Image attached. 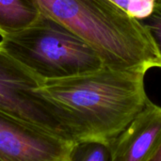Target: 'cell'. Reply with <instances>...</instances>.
<instances>
[{"instance_id":"1","label":"cell","mask_w":161,"mask_h":161,"mask_svg":"<svg viewBox=\"0 0 161 161\" xmlns=\"http://www.w3.org/2000/svg\"><path fill=\"white\" fill-rule=\"evenodd\" d=\"M144 76L103 67L42 81L35 92L52 108L70 141L109 146L149 100Z\"/></svg>"},{"instance_id":"2","label":"cell","mask_w":161,"mask_h":161,"mask_svg":"<svg viewBox=\"0 0 161 161\" xmlns=\"http://www.w3.org/2000/svg\"><path fill=\"white\" fill-rule=\"evenodd\" d=\"M41 12L85 41L105 67L147 73L159 68L156 47L141 21L109 0H35Z\"/></svg>"},{"instance_id":"3","label":"cell","mask_w":161,"mask_h":161,"mask_svg":"<svg viewBox=\"0 0 161 161\" xmlns=\"http://www.w3.org/2000/svg\"><path fill=\"white\" fill-rule=\"evenodd\" d=\"M0 45L42 81L73 77L105 67L85 41L43 13L25 29L2 38Z\"/></svg>"},{"instance_id":"4","label":"cell","mask_w":161,"mask_h":161,"mask_svg":"<svg viewBox=\"0 0 161 161\" xmlns=\"http://www.w3.org/2000/svg\"><path fill=\"white\" fill-rule=\"evenodd\" d=\"M42 83L0 45V110L69 140L52 108L35 92Z\"/></svg>"},{"instance_id":"5","label":"cell","mask_w":161,"mask_h":161,"mask_svg":"<svg viewBox=\"0 0 161 161\" xmlns=\"http://www.w3.org/2000/svg\"><path fill=\"white\" fill-rule=\"evenodd\" d=\"M75 145L0 110V161H70Z\"/></svg>"},{"instance_id":"6","label":"cell","mask_w":161,"mask_h":161,"mask_svg":"<svg viewBox=\"0 0 161 161\" xmlns=\"http://www.w3.org/2000/svg\"><path fill=\"white\" fill-rule=\"evenodd\" d=\"M161 144V107L150 99L108 146L111 161H150Z\"/></svg>"},{"instance_id":"7","label":"cell","mask_w":161,"mask_h":161,"mask_svg":"<svg viewBox=\"0 0 161 161\" xmlns=\"http://www.w3.org/2000/svg\"><path fill=\"white\" fill-rule=\"evenodd\" d=\"M41 13L35 0H0V37L5 38L25 29Z\"/></svg>"},{"instance_id":"8","label":"cell","mask_w":161,"mask_h":161,"mask_svg":"<svg viewBox=\"0 0 161 161\" xmlns=\"http://www.w3.org/2000/svg\"><path fill=\"white\" fill-rule=\"evenodd\" d=\"M70 161H111L109 147L99 142L75 143Z\"/></svg>"},{"instance_id":"9","label":"cell","mask_w":161,"mask_h":161,"mask_svg":"<svg viewBox=\"0 0 161 161\" xmlns=\"http://www.w3.org/2000/svg\"><path fill=\"white\" fill-rule=\"evenodd\" d=\"M140 21L156 47L161 68V0H156L150 14Z\"/></svg>"},{"instance_id":"10","label":"cell","mask_w":161,"mask_h":161,"mask_svg":"<svg viewBox=\"0 0 161 161\" xmlns=\"http://www.w3.org/2000/svg\"><path fill=\"white\" fill-rule=\"evenodd\" d=\"M131 16L141 20L150 14L156 0H109Z\"/></svg>"},{"instance_id":"11","label":"cell","mask_w":161,"mask_h":161,"mask_svg":"<svg viewBox=\"0 0 161 161\" xmlns=\"http://www.w3.org/2000/svg\"><path fill=\"white\" fill-rule=\"evenodd\" d=\"M150 161H161V144L159 148L155 153V155L153 156V158L150 159Z\"/></svg>"}]
</instances>
